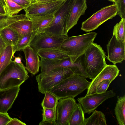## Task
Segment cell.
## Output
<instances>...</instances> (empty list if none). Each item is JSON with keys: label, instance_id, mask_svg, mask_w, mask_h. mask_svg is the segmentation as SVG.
Here are the masks:
<instances>
[{"label": "cell", "instance_id": "1", "mask_svg": "<svg viewBox=\"0 0 125 125\" xmlns=\"http://www.w3.org/2000/svg\"><path fill=\"white\" fill-rule=\"evenodd\" d=\"M90 83L85 77L73 74L48 91L59 99L69 97L74 98L87 89Z\"/></svg>", "mask_w": 125, "mask_h": 125}, {"label": "cell", "instance_id": "2", "mask_svg": "<svg viewBox=\"0 0 125 125\" xmlns=\"http://www.w3.org/2000/svg\"><path fill=\"white\" fill-rule=\"evenodd\" d=\"M85 70L93 80L107 65L104 51L99 45L91 43L84 52Z\"/></svg>", "mask_w": 125, "mask_h": 125}, {"label": "cell", "instance_id": "3", "mask_svg": "<svg viewBox=\"0 0 125 125\" xmlns=\"http://www.w3.org/2000/svg\"><path fill=\"white\" fill-rule=\"evenodd\" d=\"M97 34L95 32H92L77 36H67L63 42L60 49L74 62L93 42Z\"/></svg>", "mask_w": 125, "mask_h": 125}, {"label": "cell", "instance_id": "4", "mask_svg": "<svg viewBox=\"0 0 125 125\" xmlns=\"http://www.w3.org/2000/svg\"><path fill=\"white\" fill-rule=\"evenodd\" d=\"M25 66L11 60L0 74V90L20 86L29 76Z\"/></svg>", "mask_w": 125, "mask_h": 125}, {"label": "cell", "instance_id": "5", "mask_svg": "<svg viewBox=\"0 0 125 125\" xmlns=\"http://www.w3.org/2000/svg\"><path fill=\"white\" fill-rule=\"evenodd\" d=\"M40 67L41 73L54 69L66 68L70 69L74 74L85 78L87 77L83 54L78 57L74 62L70 57L58 60H49L41 58Z\"/></svg>", "mask_w": 125, "mask_h": 125}, {"label": "cell", "instance_id": "6", "mask_svg": "<svg viewBox=\"0 0 125 125\" xmlns=\"http://www.w3.org/2000/svg\"><path fill=\"white\" fill-rule=\"evenodd\" d=\"M74 74L69 69L61 68L41 73L36 77L38 91L44 94L62 80Z\"/></svg>", "mask_w": 125, "mask_h": 125}, {"label": "cell", "instance_id": "7", "mask_svg": "<svg viewBox=\"0 0 125 125\" xmlns=\"http://www.w3.org/2000/svg\"><path fill=\"white\" fill-rule=\"evenodd\" d=\"M75 0H65L61 7L54 13V18L51 24L39 32L53 36H65L66 20Z\"/></svg>", "mask_w": 125, "mask_h": 125}, {"label": "cell", "instance_id": "8", "mask_svg": "<svg viewBox=\"0 0 125 125\" xmlns=\"http://www.w3.org/2000/svg\"><path fill=\"white\" fill-rule=\"evenodd\" d=\"M117 12L115 4L104 7L83 21L81 29L86 32L94 30L107 21L112 19L116 15Z\"/></svg>", "mask_w": 125, "mask_h": 125}, {"label": "cell", "instance_id": "9", "mask_svg": "<svg viewBox=\"0 0 125 125\" xmlns=\"http://www.w3.org/2000/svg\"><path fill=\"white\" fill-rule=\"evenodd\" d=\"M67 36H53L43 32H36L29 45L37 52L41 49H60L63 42Z\"/></svg>", "mask_w": 125, "mask_h": 125}, {"label": "cell", "instance_id": "10", "mask_svg": "<svg viewBox=\"0 0 125 125\" xmlns=\"http://www.w3.org/2000/svg\"><path fill=\"white\" fill-rule=\"evenodd\" d=\"M115 95V93L111 90L102 93L86 95L78 98L77 100L81 105L84 113L89 114L105 100Z\"/></svg>", "mask_w": 125, "mask_h": 125}, {"label": "cell", "instance_id": "11", "mask_svg": "<svg viewBox=\"0 0 125 125\" xmlns=\"http://www.w3.org/2000/svg\"><path fill=\"white\" fill-rule=\"evenodd\" d=\"M65 0H58L46 3H31L24 9L27 17L54 14Z\"/></svg>", "mask_w": 125, "mask_h": 125}, {"label": "cell", "instance_id": "12", "mask_svg": "<svg viewBox=\"0 0 125 125\" xmlns=\"http://www.w3.org/2000/svg\"><path fill=\"white\" fill-rule=\"evenodd\" d=\"M74 98L60 99L56 107L57 125H68V121L76 103Z\"/></svg>", "mask_w": 125, "mask_h": 125}, {"label": "cell", "instance_id": "13", "mask_svg": "<svg viewBox=\"0 0 125 125\" xmlns=\"http://www.w3.org/2000/svg\"><path fill=\"white\" fill-rule=\"evenodd\" d=\"M119 70L115 65H107L90 82L86 95L96 93L98 85L102 81L109 80L111 82L118 75Z\"/></svg>", "mask_w": 125, "mask_h": 125}, {"label": "cell", "instance_id": "14", "mask_svg": "<svg viewBox=\"0 0 125 125\" xmlns=\"http://www.w3.org/2000/svg\"><path fill=\"white\" fill-rule=\"evenodd\" d=\"M125 42L118 41L113 35L107 45V59L114 65L121 63L125 59Z\"/></svg>", "mask_w": 125, "mask_h": 125}, {"label": "cell", "instance_id": "15", "mask_svg": "<svg viewBox=\"0 0 125 125\" xmlns=\"http://www.w3.org/2000/svg\"><path fill=\"white\" fill-rule=\"evenodd\" d=\"M87 8L86 0H75L66 21L65 36H68L69 31L76 25L80 16L84 14Z\"/></svg>", "mask_w": 125, "mask_h": 125}, {"label": "cell", "instance_id": "16", "mask_svg": "<svg viewBox=\"0 0 125 125\" xmlns=\"http://www.w3.org/2000/svg\"><path fill=\"white\" fill-rule=\"evenodd\" d=\"M20 87L0 90V113H7L11 107L18 96Z\"/></svg>", "mask_w": 125, "mask_h": 125}, {"label": "cell", "instance_id": "17", "mask_svg": "<svg viewBox=\"0 0 125 125\" xmlns=\"http://www.w3.org/2000/svg\"><path fill=\"white\" fill-rule=\"evenodd\" d=\"M24 53L26 61V69L35 75L38 73L40 67V60L37 52L28 45L22 50Z\"/></svg>", "mask_w": 125, "mask_h": 125}, {"label": "cell", "instance_id": "18", "mask_svg": "<svg viewBox=\"0 0 125 125\" xmlns=\"http://www.w3.org/2000/svg\"><path fill=\"white\" fill-rule=\"evenodd\" d=\"M54 14L27 17L31 20L33 31L39 32L47 27L54 18Z\"/></svg>", "mask_w": 125, "mask_h": 125}, {"label": "cell", "instance_id": "19", "mask_svg": "<svg viewBox=\"0 0 125 125\" xmlns=\"http://www.w3.org/2000/svg\"><path fill=\"white\" fill-rule=\"evenodd\" d=\"M37 54L40 58L51 60L62 59L69 57L59 49H41L37 51Z\"/></svg>", "mask_w": 125, "mask_h": 125}, {"label": "cell", "instance_id": "20", "mask_svg": "<svg viewBox=\"0 0 125 125\" xmlns=\"http://www.w3.org/2000/svg\"><path fill=\"white\" fill-rule=\"evenodd\" d=\"M8 26L21 37L33 31L31 21L28 18L15 22Z\"/></svg>", "mask_w": 125, "mask_h": 125}, {"label": "cell", "instance_id": "21", "mask_svg": "<svg viewBox=\"0 0 125 125\" xmlns=\"http://www.w3.org/2000/svg\"><path fill=\"white\" fill-rule=\"evenodd\" d=\"M0 34L7 46L15 45L22 37L9 26L0 30Z\"/></svg>", "mask_w": 125, "mask_h": 125}, {"label": "cell", "instance_id": "22", "mask_svg": "<svg viewBox=\"0 0 125 125\" xmlns=\"http://www.w3.org/2000/svg\"><path fill=\"white\" fill-rule=\"evenodd\" d=\"M84 114L81 105L76 103L70 117L68 125H84Z\"/></svg>", "mask_w": 125, "mask_h": 125}, {"label": "cell", "instance_id": "23", "mask_svg": "<svg viewBox=\"0 0 125 125\" xmlns=\"http://www.w3.org/2000/svg\"><path fill=\"white\" fill-rule=\"evenodd\" d=\"M117 102L114 111L118 124L125 125V96L117 97Z\"/></svg>", "mask_w": 125, "mask_h": 125}, {"label": "cell", "instance_id": "24", "mask_svg": "<svg viewBox=\"0 0 125 125\" xmlns=\"http://www.w3.org/2000/svg\"><path fill=\"white\" fill-rule=\"evenodd\" d=\"M104 113L95 110L89 117L85 119L84 125H106Z\"/></svg>", "mask_w": 125, "mask_h": 125}, {"label": "cell", "instance_id": "25", "mask_svg": "<svg viewBox=\"0 0 125 125\" xmlns=\"http://www.w3.org/2000/svg\"><path fill=\"white\" fill-rule=\"evenodd\" d=\"M14 55L13 46H7L0 55V74L10 62Z\"/></svg>", "mask_w": 125, "mask_h": 125}, {"label": "cell", "instance_id": "26", "mask_svg": "<svg viewBox=\"0 0 125 125\" xmlns=\"http://www.w3.org/2000/svg\"><path fill=\"white\" fill-rule=\"evenodd\" d=\"M36 32L32 31L22 37L18 41L16 44L13 46V53L17 51H22L29 44L34 36Z\"/></svg>", "mask_w": 125, "mask_h": 125}, {"label": "cell", "instance_id": "27", "mask_svg": "<svg viewBox=\"0 0 125 125\" xmlns=\"http://www.w3.org/2000/svg\"><path fill=\"white\" fill-rule=\"evenodd\" d=\"M44 94V97L41 104L42 108H52L56 107L59 99L49 91L46 92Z\"/></svg>", "mask_w": 125, "mask_h": 125}, {"label": "cell", "instance_id": "28", "mask_svg": "<svg viewBox=\"0 0 125 125\" xmlns=\"http://www.w3.org/2000/svg\"><path fill=\"white\" fill-rule=\"evenodd\" d=\"M125 19L122 18L120 21L114 26L113 35L118 41L124 42L125 40Z\"/></svg>", "mask_w": 125, "mask_h": 125}, {"label": "cell", "instance_id": "29", "mask_svg": "<svg viewBox=\"0 0 125 125\" xmlns=\"http://www.w3.org/2000/svg\"><path fill=\"white\" fill-rule=\"evenodd\" d=\"M43 109L42 121L50 122L56 121V107L52 108H43Z\"/></svg>", "mask_w": 125, "mask_h": 125}, {"label": "cell", "instance_id": "30", "mask_svg": "<svg viewBox=\"0 0 125 125\" xmlns=\"http://www.w3.org/2000/svg\"><path fill=\"white\" fill-rule=\"evenodd\" d=\"M9 8V10L7 14L11 16L17 14L25 7L20 6L12 0H7Z\"/></svg>", "mask_w": 125, "mask_h": 125}, {"label": "cell", "instance_id": "31", "mask_svg": "<svg viewBox=\"0 0 125 125\" xmlns=\"http://www.w3.org/2000/svg\"><path fill=\"white\" fill-rule=\"evenodd\" d=\"M114 3L117 7L116 15L125 19V0H117Z\"/></svg>", "mask_w": 125, "mask_h": 125}, {"label": "cell", "instance_id": "32", "mask_svg": "<svg viewBox=\"0 0 125 125\" xmlns=\"http://www.w3.org/2000/svg\"><path fill=\"white\" fill-rule=\"evenodd\" d=\"M111 82L108 80H104L100 82L97 87L96 93L100 94L106 92Z\"/></svg>", "mask_w": 125, "mask_h": 125}, {"label": "cell", "instance_id": "33", "mask_svg": "<svg viewBox=\"0 0 125 125\" xmlns=\"http://www.w3.org/2000/svg\"><path fill=\"white\" fill-rule=\"evenodd\" d=\"M9 17L7 14H0V30L9 25L10 21Z\"/></svg>", "mask_w": 125, "mask_h": 125}, {"label": "cell", "instance_id": "34", "mask_svg": "<svg viewBox=\"0 0 125 125\" xmlns=\"http://www.w3.org/2000/svg\"><path fill=\"white\" fill-rule=\"evenodd\" d=\"M11 119L8 113H0V125H6Z\"/></svg>", "mask_w": 125, "mask_h": 125}, {"label": "cell", "instance_id": "35", "mask_svg": "<svg viewBox=\"0 0 125 125\" xmlns=\"http://www.w3.org/2000/svg\"><path fill=\"white\" fill-rule=\"evenodd\" d=\"M26 124L16 118H11L6 125H26Z\"/></svg>", "mask_w": 125, "mask_h": 125}, {"label": "cell", "instance_id": "36", "mask_svg": "<svg viewBox=\"0 0 125 125\" xmlns=\"http://www.w3.org/2000/svg\"><path fill=\"white\" fill-rule=\"evenodd\" d=\"M18 5L25 7L31 3L27 0H12Z\"/></svg>", "mask_w": 125, "mask_h": 125}, {"label": "cell", "instance_id": "37", "mask_svg": "<svg viewBox=\"0 0 125 125\" xmlns=\"http://www.w3.org/2000/svg\"><path fill=\"white\" fill-rule=\"evenodd\" d=\"M6 46L0 34V55L4 50Z\"/></svg>", "mask_w": 125, "mask_h": 125}, {"label": "cell", "instance_id": "38", "mask_svg": "<svg viewBox=\"0 0 125 125\" xmlns=\"http://www.w3.org/2000/svg\"><path fill=\"white\" fill-rule=\"evenodd\" d=\"M0 2L4 7L7 14L9 10V8L7 1L6 0H0Z\"/></svg>", "mask_w": 125, "mask_h": 125}, {"label": "cell", "instance_id": "39", "mask_svg": "<svg viewBox=\"0 0 125 125\" xmlns=\"http://www.w3.org/2000/svg\"><path fill=\"white\" fill-rule=\"evenodd\" d=\"M40 125H57L56 122H50L43 121L39 123Z\"/></svg>", "mask_w": 125, "mask_h": 125}, {"label": "cell", "instance_id": "40", "mask_svg": "<svg viewBox=\"0 0 125 125\" xmlns=\"http://www.w3.org/2000/svg\"><path fill=\"white\" fill-rule=\"evenodd\" d=\"M0 14H7L6 10L1 3L0 2Z\"/></svg>", "mask_w": 125, "mask_h": 125}, {"label": "cell", "instance_id": "41", "mask_svg": "<svg viewBox=\"0 0 125 125\" xmlns=\"http://www.w3.org/2000/svg\"><path fill=\"white\" fill-rule=\"evenodd\" d=\"M58 0H35V2L34 3H46L52 2Z\"/></svg>", "mask_w": 125, "mask_h": 125}, {"label": "cell", "instance_id": "42", "mask_svg": "<svg viewBox=\"0 0 125 125\" xmlns=\"http://www.w3.org/2000/svg\"><path fill=\"white\" fill-rule=\"evenodd\" d=\"M14 61L16 63L20 64L22 65H24L21 62V59L19 56L15 57Z\"/></svg>", "mask_w": 125, "mask_h": 125}, {"label": "cell", "instance_id": "43", "mask_svg": "<svg viewBox=\"0 0 125 125\" xmlns=\"http://www.w3.org/2000/svg\"><path fill=\"white\" fill-rule=\"evenodd\" d=\"M28 1L31 3H34L35 2V0H27Z\"/></svg>", "mask_w": 125, "mask_h": 125}, {"label": "cell", "instance_id": "44", "mask_svg": "<svg viewBox=\"0 0 125 125\" xmlns=\"http://www.w3.org/2000/svg\"><path fill=\"white\" fill-rule=\"evenodd\" d=\"M108 0L109 1L112 2H113L114 3H115L116 1H117V0Z\"/></svg>", "mask_w": 125, "mask_h": 125}, {"label": "cell", "instance_id": "45", "mask_svg": "<svg viewBox=\"0 0 125 125\" xmlns=\"http://www.w3.org/2000/svg\"></svg>", "mask_w": 125, "mask_h": 125}]
</instances>
